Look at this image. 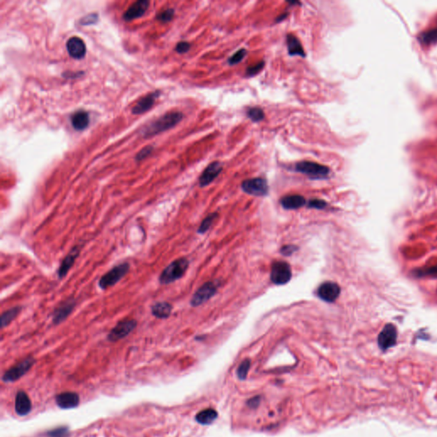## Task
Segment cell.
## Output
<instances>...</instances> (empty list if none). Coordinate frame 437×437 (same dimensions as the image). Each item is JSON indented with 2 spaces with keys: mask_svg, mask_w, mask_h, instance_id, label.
Returning a JSON list of instances; mask_svg holds the SVG:
<instances>
[{
  "mask_svg": "<svg viewBox=\"0 0 437 437\" xmlns=\"http://www.w3.org/2000/svg\"><path fill=\"white\" fill-rule=\"evenodd\" d=\"M182 119L183 114L179 111L167 113L146 125L140 131V134L145 138L155 136L162 132L174 128L182 121Z\"/></svg>",
  "mask_w": 437,
  "mask_h": 437,
  "instance_id": "6da1fadb",
  "label": "cell"
},
{
  "mask_svg": "<svg viewBox=\"0 0 437 437\" xmlns=\"http://www.w3.org/2000/svg\"><path fill=\"white\" fill-rule=\"evenodd\" d=\"M188 267L189 261L187 259H177L161 272L159 277V282L161 285H169L175 282L185 275Z\"/></svg>",
  "mask_w": 437,
  "mask_h": 437,
  "instance_id": "7a4b0ae2",
  "label": "cell"
},
{
  "mask_svg": "<svg viewBox=\"0 0 437 437\" xmlns=\"http://www.w3.org/2000/svg\"><path fill=\"white\" fill-rule=\"evenodd\" d=\"M129 269L130 266L128 262H124L113 267L111 270H109L98 281V286L100 287L101 290L106 291L107 289L116 286L119 281H121L128 274Z\"/></svg>",
  "mask_w": 437,
  "mask_h": 437,
  "instance_id": "3957f363",
  "label": "cell"
},
{
  "mask_svg": "<svg viewBox=\"0 0 437 437\" xmlns=\"http://www.w3.org/2000/svg\"><path fill=\"white\" fill-rule=\"evenodd\" d=\"M35 362L36 360L32 356L25 358L12 367L9 368V370H7L2 376V381L5 383L17 381L24 376L25 374H27V371H29Z\"/></svg>",
  "mask_w": 437,
  "mask_h": 437,
  "instance_id": "277c9868",
  "label": "cell"
},
{
  "mask_svg": "<svg viewBox=\"0 0 437 437\" xmlns=\"http://www.w3.org/2000/svg\"><path fill=\"white\" fill-rule=\"evenodd\" d=\"M295 171L304 173L312 179H325L330 173L326 166L313 161H303L295 165Z\"/></svg>",
  "mask_w": 437,
  "mask_h": 437,
  "instance_id": "5b68a950",
  "label": "cell"
},
{
  "mask_svg": "<svg viewBox=\"0 0 437 437\" xmlns=\"http://www.w3.org/2000/svg\"><path fill=\"white\" fill-rule=\"evenodd\" d=\"M138 322L135 319H127L117 323V325L109 331L108 335V340L111 343H116L128 337L132 331L137 327Z\"/></svg>",
  "mask_w": 437,
  "mask_h": 437,
  "instance_id": "8992f818",
  "label": "cell"
},
{
  "mask_svg": "<svg viewBox=\"0 0 437 437\" xmlns=\"http://www.w3.org/2000/svg\"><path fill=\"white\" fill-rule=\"evenodd\" d=\"M291 279V269L285 261H276L272 266L271 280L275 285H286Z\"/></svg>",
  "mask_w": 437,
  "mask_h": 437,
  "instance_id": "52a82bcc",
  "label": "cell"
},
{
  "mask_svg": "<svg viewBox=\"0 0 437 437\" xmlns=\"http://www.w3.org/2000/svg\"><path fill=\"white\" fill-rule=\"evenodd\" d=\"M397 341V330L393 324H387L377 337V344L382 351L395 346Z\"/></svg>",
  "mask_w": 437,
  "mask_h": 437,
  "instance_id": "ba28073f",
  "label": "cell"
},
{
  "mask_svg": "<svg viewBox=\"0 0 437 437\" xmlns=\"http://www.w3.org/2000/svg\"><path fill=\"white\" fill-rule=\"evenodd\" d=\"M243 191L252 196H266L268 193V185L267 180L262 178H254V179L244 180L242 184Z\"/></svg>",
  "mask_w": 437,
  "mask_h": 437,
  "instance_id": "9c48e42d",
  "label": "cell"
},
{
  "mask_svg": "<svg viewBox=\"0 0 437 437\" xmlns=\"http://www.w3.org/2000/svg\"><path fill=\"white\" fill-rule=\"evenodd\" d=\"M75 300L73 298H70L60 304L53 312L52 315V323L54 325H58L65 321L69 318V316L73 312V308L75 307Z\"/></svg>",
  "mask_w": 437,
  "mask_h": 437,
  "instance_id": "30bf717a",
  "label": "cell"
},
{
  "mask_svg": "<svg viewBox=\"0 0 437 437\" xmlns=\"http://www.w3.org/2000/svg\"><path fill=\"white\" fill-rule=\"evenodd\" d=\"M55 401L59 408L70 410L79 406L80 398L76 392H63L56 395Z\"/></svg>",
  "mask_w": 437,
  "mask_h": 437,
  "instance_id": "8fae6325",
  "label": "cell"
},
{
  "mask_svg": "<svg viewBox=\"0 0 437 437\" xmlns=\"http://www.w3.org/2000/svg\"><path fill=\"white\" fill-rule=\"evenodd\" d=\"M216 292V286L213 283H206L204 286L198 289V291L195 293L191 300L192 307L200 306L207 300H210Z\"/></svg>",
  "mask_w": 437,
  "mask_h": 437,
  "instance_id": "7c38bea8",
  "label": "cell"
},
{
  "mask_svg": "<svg viewBox=\"0 0 437 437\" xmlns=\"http://www.w3.org/2000/svg\"><path fill=\"white\" fill-rule=\"evenodd\" d=\"M149 1L148 0H139L134 2L132 5L129 6L124 14L122 15V18L125 21H130L135 19L140 18L146 14L147 9L149 8Z\"/></svg>",
  "mask_w": 437,
  "mask_h": 437,
  "instance_id": "4fadbf2b",
  "label": "cell"
},
{
  "mask_svg": "<svg viewBox=\"0 0 437 437\" xmlns=\"http://www.w3.org/2000/svg\"><path fill=\"white\" fill-rule=\"evenodd\" d=\"M341 289L333 282L323 283L318 289V295L320 299L327 302H333L340 294Z\"/></svg>",
  "mask_w": 437,
  "mask_h": 437,
  "instance_id": "5bb4252c",
  "label": "cell"
},
{
  "mask_svg": "<svg viewBox=\"0 0 437 437\" xmlns=\"http://www.w3.org/2000/svg\"><path fill=\"white\" fill-rule=\"evenodd\" d=\"M161 94V91H155L146 95V97L140 98V100L137 102L136 104L133 107L132 109V113L134 115H141L144 113L149 111L151 109L153 105L155 104V102L159 96Z\"/></svg>",
  "mask_w": 437,
  "mask_h": 437,
  "instance_id": "9a60e30c",
  "label": "cell"
},
{
  "mask_svg": "<svg viewBox=\"0 0 437 437\" xmlns=\"http://www.w3.org/2000/svg\"><path fill=\"white\" fill-rule=\"evenodd\" d=\"M67 51L71 58L82 59L86 53V46L83 40L79 37H71L66 43Z\"/></svg>",
  "mask_w": 437,
  "mask_h": 437,
  "instance_id": "2e32d148",
  "label": "cell"
},
{
  "mask_svg": "<svg viewBox=\"0 0 437 437\" xmlns=\"http://www.w3.org/2000/svg\"><path fill=\"white\" fill-rule=\"evenodd\" d=\"M15 411L20 417L27 416L32 411L30 398L24 390H19L15 395Z\"/></svg>",
  "mask_w": 437,
  "mask_h": 437,
  "instance_id": "e0dca14e",
  "label": "cell"
},
{
  "mask_svg": "<svg viewBox=\"0 0 437 437\" xmlns=\"http://www.w3.org/2000/svg\"><path fill=\"white\" fill-rule=\"evenodd\" d=\"M79 253H80V248L78 247V246H75V247H73V249H71V251L69 253V255L63 260L58 271L59 280H63V279L66 277L68 273L71 269V267H73V264H74L76 259L78 258Z\"/></svg>",
  "mask_w": 437,
  "mask_h": 437,
  "instance_id": "ac0fdd59",
  "label": "cell"
},
{
  "mask_svg": "<svg viewBox=\"0 0 437 437\" xmlns=\"http://www.w3.org/2000/svg\"><path fill=\"white\" fill-rule=\"evenodd\" d=\"M221 171L222 164L220 162L215 161V162L210 164L205 168V170L204 171V173H202L200 179H199L200 186L204 187V186L210 185V183H212L217 178L218 174L221 173Z\"/></svg>",
  "mask_w": 437,
  "mask_h": 437,
  "instance_id": "d6986e66",
  "label": "cell"
},
{
  "mask_svg": "<svg viewBox=\"0 0 437 437\" xmlns=\"http://www.w3.org/2000/svg\"><path fill=\"white\" fill-rule=\"evenodd\" d=\"M89 122V114L85 110H78L71 116V124L74 130H85L88 127Z\"/></svg>",
  "mask_w": 437,
  "mask_h": 437,
  "instance_id": "ffe728a7",
  "label": "cell"
},
{
  "mask_svg": "<svg viewBox=\"0 0 437 437\" xmlns=\"http://www.w3.org/2000/svg\"><path fill=\"white\" fill-rule=\"evenodd\" d=\"M150 309H151L152 315L155 316V318L161 319H167L172 313L173 306L167 301H158L152 305Z\"/></svg>",
  "mask_w": 437,
  "mask_h": 437,
  "instance_id": "44dd1931",
  "label": "cell"
},
{
  "mask_svg": "<svg viewBox=\"0 0 437 437\" xmlns=\"http://www.w3.org/2000/svg\"><path fill=\"white\" fill-rule=\"evenodd\" d=\"M287 46H288L289 54L291 56H300L302 58L306 57V53L304 52L303 47L300 44V40L293 34L287 35Z\"/></svg>",
  "mask_w": 437,
  "mask_h": 437,
  "instance_id": "7402d4cb",
  "label": "cell"
},
{
  "mask_svg": "<svg viewBox=\"0 0 437 437\" xmlns=\"http://www.w3.org/2000/svg\"><path fill=\"white\" fill-rule=\"evenodd\" d=\"M305 198L300 195H290L281 199V204L286 210H296L305 204Z\"/></svg>",
  "mask_w": 437,
  "mask_h": 437,
  "instance_id": "603a6c76",
  "label": "cell"
},
{
  "mask_svg": "<svg viewBox=\"0 0 437 437\" xmlns=\"http://www.w3.org/2000/svg\"><path fill=\"white\" fill-rule=\"evenodd\" d=\"M218 418V413L213 408L203 410L196 415V421L202 425H212Z\"/></svg>",
  "mask_w": 437,
  "mask_h": 437,
  "instance_id": "cb8c5ba5",
  "label": "cell"
},
{
  "mask_svg": "<svg viewBox=\"0 0 437 437\" xmlns=\"http://www.w3.org/2000/svg\"><path fill=\"white\" fill-rule=\"evenodd\" d=\"M21 307L17 306L3 312L1 315V327L8 326L19 315V313H21Z\"/></svg>",
  "mask_w": 437,
  "mask_h": 437,
  "instance_id": "d4e9b609",
  "label": "cell"
},
{
  "mask_svg": "<svg viewBox=\"0 0 437 437\" xmlns=\"http://www.w3.org/2000/svg\"><path fill=\"white\" fill-rule=\"evenodd\" d=\"M413 276L416 278H433L437 279V265L433 267H426L422 269L413 271Z\"/></svg>",
  "mask_w": 437,
  "mask_h": 437,
  "instance_id": "484cf974",
  "label": "cell"
},
{
  "mask_svg": "<svg viewBox=\"0 0 437 437\" xmlns=\"http://www.w3.org/2000/svg\"><path fill=\"white\" fill-rule=\"evenodd\" d=\"M420 42L425 45H431L437 42V28L424 32L419 37Z\"/></svg>",
  "mask_w": 437,
  "mask_h": 437,
  "instance_id": "4316f807",
  "label": "cell"
},
{
  "mask_svg": "<svg viewBox=\"0 0 437 437\" xmlns=\"http://www.w3.org/2000/svg\"><path fill=\"white\" fill-rule=\"evenodd\" d=\"M247 116L252 122H261L265 117L264 111L258 107H254L248 109L247 111Z\"/></svg>",
  "mask_w": 437,
  "mask_h": 437,
  "instance_id": "83f0119b",
  "label": "cell"
},
{
  "mask_svg": "<svg viewBox=\"0 0 437 437\" xmlns=\"http://www.w3.org/2000/svg\"><path fill=\"white\" fill-rule=\"evenodd\" d=\"M46 436L48 437H69L70 429L68 426H60L52 431H47Z\"/></svg>",
  "mask_w": 437,
  "mask_h": 437,
  "instance_id": "f1b7e54d",
  "label": "cell"
},
{
  "mask_svg": "<svg viewBox=\"0 0 437 437\" xmlns=\"http://www.w3.org/2000/svg\"><path fill=\"white\" fill-rule=\"evenodd\" d=\"M250 364L251 363H250V360H249V359H246L240 364L237 370V377L240 380L246 379V377L248 376L249 367H250Z\"/></svg>",
  "mask_w": 437,
  "mask_h": 437,
  "instance_id": "f546056e",
  "label": "cell"
},
{
  "mask_svg": "<svg viewBox=\"0 0 437 437\" xmlns=\"http://www.w3.org/2000/svg\"><path fill=\"white\" fill-rule=\"evenodd\" d=\"M173 16H174V9L168 8V9H164L161 12L158 13L156 19L159 21L167 23V22H169L173 20Z\"/></svg>",
  "mask_w": 437,
  "mask_h": 437,
  "instance_id": "4dcf8cb0",
  "label": "cell"
},
{
  "mask_svg": "<svg viewBox=\"0 0 437 437\" xmlns=\"http://www.w3.org/2000/svg\"><path fill=\"white\" fill-rule=\"evenodd\" d=\"M216 216H217L216 214H212V215L207 216L206 218H204V221L202 222V224H201L199 228H198V232L199 233L206 232L210 229V226L212 225L213 222L216 219Z\"/></svg>",
  "mask_w": 437,
  "mask_h": 437,
  "instance_id": "1f68e13d",
  "label": "cell"
},
{
  "mask_svg": "<svg viewBox=\"0 0 437 437\" xmlns=\"http://www.w3.org/2000/svg\"><path fill=\"white\" fill-rule=\"evenodd\" d=\"M246 55H247V51L245 49H240L239 51H237L235 54L232 55L231 58H229L228 63L231 65L239 64L240 62L245 58Z\"/></svg>",
  "mask_w": 437,
  "mask_h": 437,
  "instance_id": "d6a6232c",
  "label": "cell"
},
{
  "mask_svg": "<svg viewBox=\"0 0 437 437\" xmlns=\"http://www.w3.org/2000/svg\"><path fill=\"white\" fill-rule=\"evenodd\" d=\"M265 66L264 62H260L258 64H255L253 65V66H250V67L248 68L247 70H246V76L247 77H252V76H255L257 74V73H260L261 70H263V68Z\"/></svg>",
  "mask_w": 437,
  "mask_h": 437,
  "instance_id": "836d02e7",
  "label": "cell"
},
{
  "mask_svg": "<svg viewBox=\"0 0 437 437\" xmlns=\"http://www.w3.org/2000/svg\"><path fill=\"white\" fill-rule=\"evenodd\" d=\"M153 146H148L143 148V149H141L136 155V161H140L144 160V159H146L147 156H149L150 154H151L152 151H153Z\"/></svg>",
  "mask_w": 437,
  "mask_h": 437,
  "instance_id": "e575fe53",
  "label": "cell"
},
{
  "mask_svg": "<svg viewBox=\"0 0 437 437\" xmlns=\"http://www.w3.org/2000/svg\"><path fill=\"white\" fill-rule=\"evenodd\" d=\"M97 15L96 13H92L90 15H85V17L80 20V24L84 26H88V25L93 24L95 22H97Z\"/></svg>",
  "mask_w": 437,
  "mask_h": 437,
  "instance_id": "d590c367",
  "label": "cell"
},
{
  "mask_svg": "<svg viewBox=\"0 0 437 437\" xmlns=\"http://www.w3.org/2000/svg\"><path fill=\"white\" fill-rule=\"evenodd\" d=\"M190 48H191L190 43L185 42V41H181V42L177 44L176 47H175V51H176L178 53H179V54H184V53H186V52H188Z\"/></svg>",
  "mask_w": 437,
  "mask_h": 437,
  "instance_id": "8d00e7d4",
  "label": "cell"
},
{
  "mask_svg": "<svg viewBox=\"0 0 437 437\" xmlns=\"http://www.w3.org/2000/svg\"><path fill=\"white\" fill-rule=\"evenodd\" d=\"M308 207L313 208V209H318V210H322L326 207V203L325 201L319 200V199H313L311 200L308 204Z\"/></svg>",
  "mask_w": 437,
  "mask_h": 437,
  "instance_id": "74e56055",
  "label": "cell"
},
{
  "mask_svg": "<svg viewBox=\"0 0 437 437\" xmlns=\"http://www.w3.org/2000/svg\"><path fill=\"white\" fill-rule=\"evenodd\" d=\"M295 250H296V247H295V246L286 245L285 246V247H283L282 249H281V253H282L283 255H292Z\"/></svg>",
  "mask_w": 437,
  "mask_h": 437,
  "instance_id": "f35d334b",
  "label": "cell"
},
{
  "mask_svg": "<svg viewBox=\"0 0 437 437\" xmlns=\"http://www.w3.org/2000/svg\"><path fill=\"white\" fill-rule=\"evenodd\" d=\"M260 401H261V397L256 396V397L253 398V399L248 401V406L249 407L255 408V407H258L259 405H260Z\"/></svg>",
  "mask_w": 437,
  "mask_h": 437,
  "instance_id": "ab89813d",
  "label": "cell"
},
{
  "mask_svg": "<svg viewBox=\"0 0 437 437\" xmlns=\"http://www.w3.org/2000/svg\"><path fill=\"white\" fill-rule=\"evenodd\" d=\"M287 17V14H285V15H280L279 18L276 19L277 22H279V21H284L285 19Z\"/></svg>",
  "mask_w": 437,
  "mask_h": 437,
  "instance_id": "60d3db41",
  "label": "cell"
}]
</instances>
